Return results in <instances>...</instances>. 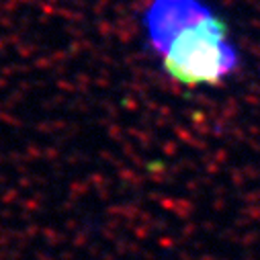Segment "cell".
<instances>
[{
    "label": "cell",
    "mask_w": 260,
    "mask_h": 260,
    "mask_svg": "<svg viewBox=\"0 0 260 260\" xmlns=\"http://www.w3.org/2000/svg\"><path fill=\"white\" fill-rule=\"evenodd\" d=\"M140 25L148 49L174 84L213 88L242 68L240 47L207 0H148Z\"/></svg>",
    "instance_id": "cell-1"
}]
</instances>
